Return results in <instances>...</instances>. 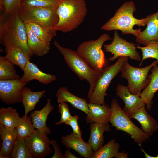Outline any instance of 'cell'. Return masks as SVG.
<instances>
[{"label": "cell", "mask_w": 158, "mask_h": 158, "mask_svg": "<svg viewBox=\"0 0 158 158\" xmlns=\"http://www.w3.org/2000/svg\"><path fill=\"white\" fill-rule=\"evenodd\" d=\"M59 111L61 115L59 120L55 123L56 125H60L68 120L72 116L70 111L68 104L66 102L59 103Z\"/></svg>", "instance_id": "obj_36"}, {"label": "cell", "mask_w": 158, "mask_h": 158, "mask_svg": "<svg viewBox=\"0 0 158 158\" xmlns=\"http://www.w3.org/2000/svg\"><path fill=\"white\" fill-rule=\"evenodd\" d=\"M21 0H4V6L5 14L18 13L21 8Z\"/></svg>", "instance_id": "obj_35"}, {"label": "cell", "mask_w": 158, "mask_h": 158, "mask_svg": "<svg viewBox=\"0 0 158 158\" xmlns=\"http://www.w3.org/2000/svg\"><path fill=\"white\" fill-rule=\"evenodd\" d=\"M56 96L59 103L68 102L75 108L82 111L86 114H87L89 108L87 100L71 93L66 87L59 88L57 91Z\"/></svg>", "instance_id": "obj_18"}, {"label": "cell", "mask_w": 158, "mask_h": 158, "mask_svg": "<svg viewBox=\"0 0 158 158\" xmlns=\"http://www.w3.org/2000/svg\"><path fill=\"white\" fill-rule=\"evenodd\" d=\"M137 48L140 49L142 52V58L139 66H141L143 61L147 59H155L157 62L158 66V41H151L145 47L137 46Z\"/></svg>", "instance_id": "obj_33"}, {"label": "cell", "mask_w": 158, "mask_h": 158, "mask_svg": "<svg viewBox=\"0 0 158 158\" xmlns=\"http://www.w3.org/2000/svg\"><path fill=\"white\" fill-rule=\"evenodd\" d=\"M60 0H21L22 7H58Z\"/></svg>", "instance_id": "obj_34"}, {"label": "cell", "mask_w": 158, "mask_h": 158, "mask_svg": "<svg viewBox=\"0 0 158 158\" xmlns=\"http://www.w3.org/2000/svg\"><path fill=\"white\" fill-rule=\"evenodd\" d=\"M57 7H22L18 12L21 19L25 23H35L52 32L59 21Z\"/></svg>", "instance_id": "obj_7"}, {"label": "cell", "mask_w": 158, "mask_h": 158, "mask_svg": "<svg viewBox=\"0 0 158 158\" xmlns=\"http://www.w3.org/2000/svg\"></svg>", "instance_id": "obj_43"}, {"label": "cell", "mask_w": 158, "mask_h": 158, "mask_svg": "<svg viewBox=\"0 0 158 158\" xmlns=\"http://www.w3.org/2000/svg\"><path fill=\"white\" fill-rule=\"evenodd\" d=\"M112 38L107 33L95 40L84 41L78 47V54L92 68L102 72L106 64L104 53L102 48L104 43Z\"/></svg>", "instance_id": "obj_6"}, {"label": "cell", "mask_w": 158, "mask_h": 158, "mask_svg": "<svg viewBox=\"0 0 158 158\" xmlns=\"http://www.w3.org/2000/svg\"><path fill=\"white\" fill-rule=\"evenodd\" d=\"M145 107L139 109L130 117L137 120L141 124L142 130L150 137L158 130V124L147 112Z\"/></svg>", "instance_id": "obj_20"}, {"label": "cell", "mask_w": 158, "mask_h": 158, "mask_svg": "<svg viewBox=\"0 0 158 158\" xmlns=\"http://www.w3.org/2000/svg\"></svg>", "instance_id": "obj_44"}, {"label": "cell", "mask_w": 158, "mask_h": 158, "mask_svg": "<svg viewBox=\"0 0 158 158\" xmlns=\"http://www.w3.org/2000/svg\"><path fill=\"white\" fill-rule=\"evenodd\" d=\"M54 44L71 70L80 80H85L88 82L90 88L88 95L90 94L93 91L102 72L92 68L76 51L62 46L56 40Z\"/></svg>", "instance_id": "obj_4"}, {"label": "cell", "mask_w": 158, "mask_h": 158, "mask_svg": "<svg viewBox=\"0 0 158 158\" xmlns=\"http://www.w3.org/2000/svg\"><path fill=\"white\" fill-rule=\"evenodd\" d=\"M14 65L5 57L0 56V80L20 78L13 66Z\"/></svg>", "instance_id": "obj_30"}, {"label": "cell", "mask_w": 158, "mask_h": 158, "mask_svg": "<svg viewBox=\"0 0 158 158\" xmlns=\"http://www.w3.org/2000/svg\"><path fill=\"white\" fill-rule=\"evenodd\" d=\"M5 51V57L14 65L19 67L23 71L28 62L30 61L31 57L19 48H11Z\"/></svg>", "instance_id": "obj_28"}, {"label": "cell", "mask_w": 158, "mask_h": 158, "mask_svg": "<svg viewBox=\"0 0 158 158\" xmlns=\"http://www.w3.org/2000/svg\"><path fill=\"white\" fill-rule=\"evenodd\" d=\"M126 61L122 67L121 77L128 82L127 86L133 94L140 96L142 91L145 89L150 82L148 75L150 71L157 64V60L151 64L142 68H138L131 66Z\"/></svg>", "instance_id": "obj_9"}, {"label": "cell", "mask_w": 158, "mask_h": 158, "mask_svg": "<svg viewBox=\"0 0 158 158\" xmlns=\"http://www.w3.org/2000/svg\"><path fill=\"white\" fill-rule=\"evenodd\" d=\"M105 51L113 55L108 59L113 61L119 57H127L137 61H140L141 58L137 52L135 44L132 42H128L121 38L117 31L115 30L112 42L109 44H104Z\"/></svg>", "instance_id": "obj_10"}, {"label": "cell", "mask_w": 158, "mask_h": 158, "mask_svg": "<svg viewBox=\"0 0 158 158\" xmlns=\"http://www.w3.org/2000/svg\"><path fill=\"white\" fill-rule=\"evenodd\" d=\"M54 108L51 99L48 98L46 104L42 109L35 110L30 113L32 123L35 129L44 131L48 135L51 133V131L47 126L46 122L49 114Z\"/></svg>", "instance_id": "obj_22"}, {"label": "cell", "mask_w": 158, "mask_h": 158, "mask_svg": "<svg viewBox=\"0 0 158 158\" xmlns=\"http://www.w3.org/2000/svg\"><path fill=\"white\" fill-rule=\"evenodd\" d=\"M120 147L119 144L116 142L115 139H113L94 152L92 158H118Z\"/></svg>", "instance_id": "obj_27"}, {"label": "cell", "mask_w": 158, "mask_h": 158, "mask_svg": "<svg viewBox=\"0 0 158 158\" xmlns=\"http://www.w3.org/2000/svg\"><path fill=\"white\" fill-rule=\"evenodd\" d=\"M21 78L26 83L34 80L44 84H48L56 80V75L42 71L35 64L28 62Z\"/></svg>", "instance_id": "obj_17"}, {"label": "cell", "mask_w": 158, "mask_h": 158, "mask_svg": "<svg viewBox=\"0 0 158 158\" xmlns=\"http://www.w3.org/2000/svg\"><path fill=\"white\" fill-rule=\"evenodd\" d=\"M20 117L16 110L11 107H1L0 109V126L12 130L15 128Z\"/></svg>", "instance_id": "obj_26"}, {"label": "cell", "mask_w": 158, "mask_h": 158, "mask_svg": "<svg viewBox=\"0 0 158 158\" xmlns=\"http://www.w3.org/2000/svg\"><path fill=\"white\" fill-rule=\"evenodd\" d=\"M0 42L5 51L13 47L21 49L26 55H34L28 47L25 23L18 13L1 14L0 18Z\"/></svg>", "instance_id": "obj_1"}, {"label": "cell", "mask_w": 158, "mask_h": 158, "mask_svg": "<svg viewBox=\"0 0 158 158\" xmlns=\"http://www.w3.org/2000/svg\"><path fill=\"white\" fill-rule=\"evenodd\" d=\"M0 134L2 141L0 158H10L11 151L18 138L16 128L10 130L0 126Z\"/></svg>", "instance_id": "obj_23"}, {"label": "cell", "mask_w": 158, "mask_h": 158, "mask_svg": "<svg viewBox=\"0 0 158 158\" xmlns=\"http://www.w3.org/2000/svg\"><path fill=\"white\" fill-rule=\"evenodd\" d=\"M51 144L53 146L54 152L52 158H64V154H63L56 140H51Z\"/></svg>", "instance_id": "obj_38"}, {"label": "cell", "mask_w": 158, "mask_h": 158, "mask_svg": "<svg viewBox=\"0 0 158 158\" xmlns=\"http://www.w3.org/2000/svg\"><path fill=\"white\" fill-rule=\"evenodd\" d=\"M90 134L87 142L94 152L99 150L104 143L103 134L111 131L109 123H90Z\"/></svg>", "instance_id": "obj_19"}, {"label": "cell", "mask_w": 158, "mask_h": 158, "mask_svg": "<svg viewBox=\"0 0 158 158\" xmlns=\"http://www.w3.org/2000/svg\"><path fill=\"white\" fill-rule=\"evenodd\" d=\"M64 158H77L78 157L74 154H72L70 151L68 150L65 151L64 154Z\"/></svg>", "instance_id": "obj_39"}, {"label": "cell", "mask_w": 158, "mask_h": 158, "mask_svg": "<svg viewBox=\"0 0 158 158\" xmlns=\"http://www.w3.org/2000/svg\"><path fill=\"white\" fill-rule=\"evenodd\" d=\"M151 74L148 76L150 82L141 92L140 97L145 104L148 111L152 108V100L155 93L158 90V66L155 65L151 70Z\"/></svg>", "instance_id": "obj_21"}, {"label": "cell", "mask_w": 158, "mask_h": 158, "mask_svg": "<svg viewBox=\"0 0 158 158\" xmlns=\"http://www.w3.org/2000/svg\"><path fill=\"white\" fill-rule=\"evenodd\" d=\"M26 23L28 24L32 31L40 40L50 46L51 40L56 35V32L50 31L35 23Z\"/></svg>", "instance_id": "obj_32"}, {"label": "cell", "mask_w": 158, "mask_h": 158, "mask_svg": "<svg viewBox=\"0 0 158 158\" xmlns=\"http://www.w3.org/2000/svg\"><path fill=\"white\" fill-rule=\"evenodd\" d=\"M28 47L34 55L42 56L48 53L50 46L40 40L31 30L28 24L25 23Z\"/></svg>", "instance_id": "obj_24"}, {"label": "cell", "mask_w": 158, "mask_h": 158, "mask_svg": "<svg viewBox=\"0 0 158 158\" xmlns=\"http://www.w3.org/2000/svg\"><path fill=\"white\" fill-rule=\"evenodd\" d=\"M111 115L109 122L116 129L129 134L139 146L150 136L134 124L130 118L122 109L117 100L113 99L111 103Z\"/></svg>", "instance_id": "obj_5"}, {"label": "cell", "mask_w": 158, "mask_h": 158, "mask_svg": "<svg viewBox=\"0 0 158 158\" xmlns=\"http://www.w3.org/2000/svg\"><path fill=\"white\" fill-rule=\"evenodd\" d=\"M79 118V117L77 115H76L74 116H72L65 123V124L71 126L73 130L72 132L77 136L80 138H82V131L78 122Z\"/></svg>", "instance_id": "obj_37"}, {"label": "cell", "mask_w": 158, "mask_h": 158, "mask_svg": "<svg viewBox=\"0 0 158 158\" xmlns=\"http://www.w3.org/2000/svg\"><path fill=\"white\" fill-rule=\"evenodd\" d=\"M147 19V26L136 37V42L146 46L151 41H158V10L155 13L148 15Z\"/></svg>", "instance_id": "obj_16"}, {"label": "cell", "mask_w": 158, "mask_h": 158, "mask_svg": "<svg viewBox=\"0 0 158 158\" xmlns=\"http://www.w3.org/2000/svg\"><path fill=\"white\" fill-rule=\"evenodd\" d=\"M87 12L85 0H61L57 8L59 21L54 29L66 33L76 28Z\"/></svg>", "instance_id": "obj_3"}, {"label": "cell", "mask_w": 158, "mask_h": 158, "mask_svg": "<svg viewBox=\"0 0 158 158\" xmlns=\"http://www.w3.org/2000/svg\"><path fill=\"white\" fill-rule=\"evenodd\" d=\"M129 58L122 56L118 58L116 62L104 68L97 79L94 89L87 97L90 102L105 104L106 91L113 79L121 71L124 62Z\"/></svg>", "instance_id": "obj_8"}, {"label": "cell", "mask_w": 158, "mask_h": 158, "mask_svg": "<svg viewBox=\"0 0 158 158\" xmlns=\"http://www.w3.org/2000/svg\"><path fill=\"white\" fill-rule=\"evenodd\" d=\"M15 128L18 138L24 139L32 134L36 130L31 117L27 115L20 118Z\"/></svg>", "instance_id": "obj_29"}, {"label": "cell", "mask_w": 158, "mask_h": 158, "mask_svg": "<svg viewBox=\"0 0 158 158\" xmlns=\"http://www.w3.org/2000/svg\"><path fill=\"white\" fill-rule=\"evenodd\" d=\"M136 10L133 1H126L116 10L114 16L101 27V29L107 31L119 30L123 34H131L137 37L141 31V29H134L133 26H145L147 25V19L135 18L133 13Z\"/></svg>", "instance_id": "obj_2"}, {"label": "cell", "mask_w": 158, "mask_h": 158, "mask_svg": "<svg viewBox=\"0 0 158 158\" xmlns=\"http://www.w3.org/2000/svg\"><path fill=\"white\" fill-rule=\"evenodd\" d=\"M27 83L21 78L0 80V98L1 101L8 104L20 102L22 92Z\"/></svg>", "instance_id": "obj_12"}, {"label": "cell", "mask_w": 158, "mask_h": 158, "mask_svg": "<svg viewBox=\"0 0 158 158\" xmlns=\"http://www.w3.org/2000/svg\"><path fill=\"white\" fill-rule=\"evenodd\" d=\"M89 111L85 117L87 124L109 123L111 115V107L108 105L88 103Z\"/></svg>", "instance_id": "obj_15"}, {"label": "cell", "mask_w": 158, "mask_h": 158, "mask_svg": "<svg viewBox=\"0 0 158 158\" xmlns=\"http://www.w3.org/2000/svg\"><path fill=\"white\" fill-rule=\"evenodd\" d=\"M47 135L45 132L36 129L25 139L33 158H43L53 152Z\"/></svg>", "instance_id": "obj_11"}, {"label": "cell", "mask_w": 158, "mask_h": 158, "mask_svg": "<svg viewBox=\"0 0 158 158\" xmlns=\"http://www.w3.org/2000/svg\"><path fill=\"white\" fill-rule=\"evenodd\" d=\"M4 0H0V9L2 11L4 10Z\"/></svg>", "instance_id": "obj_42"}, {"label": "cell", "mask_w": 158, "mask_h": 158, "mask_svg": "<svg viewBox=\"0 0 158 158\" xmlns=\"http://www.w3.org/2000/svg\"><path fill=\"white\" fill-rule=\"evenodd\" d=\"M141 148V150L143 152L145 157L146 158H158V154L156 156H151L148 154H147L143 149L142 148L141 146H140Z\"/></svg>", "instance_id": "obj_40"}, {"label": "cell", "mask_w": 158, "mask_h": 158, "mask_svg": "<svg viewBox=\"0 0 158 158\" xmlns=\"http://www.w3.org/2000/svg\"><path fill=\"white\" fill-rule=\"evenodd\" d=\"M46 92L44 90L38 92H33L30 89L25 87L22 90L21 101L25 109V115H27L34 109L40 99Z\"/></svg>", "instance_id": "obj_25"}, {"label": "cell", "mask_w": 158, "mask_h": 158, "mask_svg": "<svg viewBox=\"0 0 158 158\" xmlns=\"http://www.w3.org/2000/svg\"><path fill=\"white\" fill-rule=\"evenodd\" d=\"M128 157V153L124 151L121 152H119L118 158H127Z\"/></svg>", "instance_id": "obj_41"}, {"label": "cell", "mask_w": 158, "mask_h": 158, "mask_svg": "<svg viewBox=\"0 0 158 158\" xmlns=\"http://www.w3.org/2000/svg\"><path fill=\"white\" fill-rule=\"evenodd\" d=\"M10 158H33L24 139H17L11 151Z\"/></svg>", "instance_id": "obj_31"}, {"label": "cell", "mask_w": 158, "mask_h": 158, "mask_svg": "<svg viewBox=\"0 0 158 158\" xmlns=\"http://www.w3.org/2000/svg\"><path fill=\"white\" fill-rule=\"evenodd\" d=\"M116 94L123 101V110L129 117L145 104L141 97L132 93L127 87L118 84L116 88Z\"/></svg>", "instance_id": "obj_13"}, {"label": "cell", "mask_w": 158, "mask_h": 158, "mask_svg": "<svg viewBox=\"0 0 158 158\" xmlns=\"http://www.w3.org/2000/svg\"><path fill=\"white\" fill-rule=\"evenodd\" d=\"M61 143L67 149L74 150L85 158H92L94 153L87 142H85L82 138L78 137L73 132L69 135L62 136Z\"/></svg>", "instance_id": "obj_14"}]
</instances>
